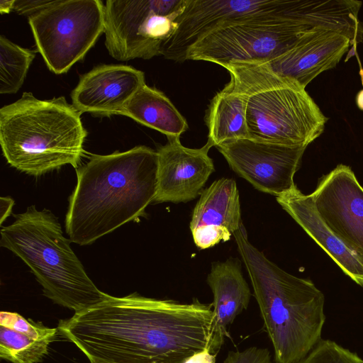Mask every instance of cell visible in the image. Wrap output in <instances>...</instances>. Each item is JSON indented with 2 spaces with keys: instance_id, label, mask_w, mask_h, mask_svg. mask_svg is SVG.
Wrapping results in <instances>:
<instances>
[{
  "instance_id": "cell-1",
  "label": "cell",
  "mask_w": 363,
  "mask_h": 363,
  "mask_svg": "<svg viewBox=\"0 0 363 363\" xmlns=\"http://www.w3.org/2000/svg\"><path fill=\"white\" fill-rule=\"evenodd\" d=\"M212 303L108 295L69 319L59 333L90 363H183L207 349Z\"/></svg>"
},
{
  "instance_id": "cell-2",
  "label": "cell",
  "mask_w": 363,
  "mask_h": 363,
  "mask_svg": "<svg viewBox=\"0 0 363 363\" xmlns=\"http://www.w3.org/2000/svg\"><path fill=\"white\" fill-rule=\"evenodd\" d=\"M157 168V152L145 145L93 155L76 168L65 216L71 242L91 245L142 216L156 196Z\"/></svg>"
},
{
  "instance_id": "cell-3",
  "label": "cell",
  "mask_w": 363,
  "mask_h": 363,
  "mask_svg": "<svg viewBox=\"0 0 363 363\" xmlns=\"http://www.w3.org/2000/svg\"><path fill=\"white\" fill-rule=\"evenodd\" d=\"M245 265L276 363H296L321 340L323 294L309 279L287 273L248 240L243 226L233 233Z\"/></svg>"
},
{
  "instance_id": "cell-4",
  "label": "cell",
  "mask_w": 363,
  "mask_h": 363,
  "mask_svg": "<svg viewBox=\"0 0 363 363\" xmlns=\"http://www.w3.org/2000/svg\"><path fill=\"white\" fill-rule=\"evenodd\" d=\"M81 114L64 96L40 100L23 93L0 109V144L7 162L33 176L66 164L77 168L87 135Z\"/></svg>"
},
{
  "instance_id": "cell-5",
  "label": "cell",
  "mask_w": 363,
  "mask_h": 363,
  "mask_svg": "<svg viewBox=\"0 0 363 363\" xmlns=\"http://www.w3.org/2000/svg\"><path fill=\"white\" fill-rule=\"evenodd\" d=\"M14 217L1 228L0 245L30 268L46 297L75 313L108 297L87 275L51 211L31 206Z\"/></svg>"
},
{
  "instance_id": "cell-6",
  "label": "cell",
  "mask_w": 363,
  "mask_h": 363,
  "mask_svg": "<svg viewBox=\"0 0 363 363\" xmlns=\"http://www.w3.org/2000/svg\"><path fill=\"white\" fill-rule=\"evenodd\" d=\"M228 83L244 99L249 138L307 147L323 132L328 118L296 81L278 75L263 63L223 65Z\"/></svg>"
},
{
  "instance_id": "cell-7",
  "label": "cell",
  "mask_w": 363,
  "mask_h": 363,
  "mask_svg": "<svg viewBox=\"0 0 363 363\" xmlns=\"http://www.w3.org/2000/svg\"><path fill=\"white\" fill-rule=\"evenodd\" d=\"M293 0L277 11L228 22L206 33L186 51L185 60L223 66L264 63L286 52L311 26L292 16Z\"/></svg>"
},
{
  "instance_id": "cell-8",
  "label": "cell",
  "mask_w": 363,
  "mask_h": 363,
  "mask_svg": "<svg viewBox=\"0 0 363 363\" xmlns=\"http://www.w3.org/2000/svg\"><path fill=\"white\" fill-rule=\"evenodd\" d=\"M28 23L48 68L61 74L83 59L104 32V5L100 0H56L28 18Z\"/></svg>"
},
{
  "instance_id": "cell-9",
  "label": "cell",
  "mask_w": 363,
  "mask_h": 363,
  "mask_svg": "<svg viewBox=\"0 0 363 363\" xmlns=\"http://www.w3.org/2000/svg\"><path fill=\"white\" fill-rule=\"evenodd\" d=\"M184 0H107L105 45L118 61L161 55L162 44L175 32Z\"/></svg>"
},
{
  "instance_id": "cell-10",
  "label": "cell",
  "mask_w": 363,
  "mask_h": 363,
  "mask_svg": "<svg viewBox=\"0 0 363 363\" xmlns=\"http://www.w3.org/2000/svg\"><path fill=\"white\" fill-rule=\"evenodd\" d=\"M307 147L235 140L216 147L231 169L256 189L279 196L296 186L295 173Z\"/></svg>"
},
{
  "instance_id": "cell-11",
  "label": "cell",
  "mask_w": 363,
  "mask_h": 363,
  "mask_svg": "<svg viewBox=\"0 0 363 363\" xmlns=\"http://www.w3.org/2000/svg\"><path fill=\"white\" fill-rule=\"evenodd\" d=\"M310 195L325 225L363 259V187L350 167L338 164Z\"/></svg>"
},
{
  "instance_id": "cell-12",
  "label": "cell",
  "mask_w": 363,
  "mask_h": 363,
  "mask_svg": "<svg viewBox=\"0 0 363 363\" xmlns=\"http://www.w3.org/2000/svg\"><path fill=\"white\" fill-rule=\"evenodd\" d=\"M285 0H184L177 30L161 46V55L185 61L187 50L218 26L281 9Z\"/></svg>"
},
{
  "instance_id": "cell-13",
  "label": "cell",
  "mask_w": 363,
  "mask_h": 363,
  "mask_svg": "<svg viewBox=\"0 0 363 363\" xmlns=\"http://www.w3.org/2000/svg\"><path fill=\"white\" fill-rule=\"evenodd\" d=\"M212 146L207 142L200 148L184 147L179 138L168 139L160 147L157 186L154 203L187 202L194 199L214 172L208 156Z\"/></svg>"
},
{
  "instance_id": "cell-14",
  "label": "cell",
  "mask_w": 363,
  "mask_h": 363,
  "mask_svg": "<svg viewBox=\"0 0 363 363\" xmlns=\"http://www.w3.org/2000/svg\"><path fill=\"white\" fill-rule=\"evenodd\" d=\"M145 84L144 73L124 65H101L81 76L72 90V105L81 113L116 115Z\"/></svg>"
},
{
  "instance_id": "cell-15",
  "label": "cell",
  "mask_w": 363,
  "mask_h": 363,
  "mask_svg": "<svg viewBox=\"0 0 363 363\" xmlns=\"http://www.w3.org/2000/svg\"><path fill=\"white\" fill-rule=\"evenodd\" d=\"M350 45V38L338 32L313 28L286 52L263 64L306 88L321 72L335 67Z\"/></svg>"
},
{
  "instance_id": "cell-16",
  "label": "cell",
  "mask_w": 363,
  "mask_h": 363,
  "mask_svg": "<svg viewBox=\"0 0 363 363\" xmlns=\"http://www.w3.org/2000/svg\"><path fill=\"white\" fill-rule=\"evenodd\" d=\"M207 283L213 296V318L207 350L216 356L228 335V327L247 309L251 292L237 259L212 263Z\"/></svg>"
},
{
  "instance_id": "cell-17",
  "label": "cell",
  "mask_w": 363,
  "mask_h": 363,
  "mask_svg": "<svg viewBox=\"0 0 363 363\" xmlns=\"http://www.w3.org/2000/svg\"><path fill=\"white\" fill-rule=\"evenodd\" d=\"M282 208L321 247L355 283L363 286V259L350 249L318 214L310 194L296 186L276 197Z\"/></svg>"
},
{
  "instance_id": "cell-18",
  "label": "cell",
  "mask_w": 363,
  "mask_h": 363,
  "mask_svg": "<svg viewBox=\"0 0 363 363\" xmlns=\"http://www.w3.org/2000/svg\"><path fill=\"white\" fill-rule=\"evenodd\" d=\"M118 115L164 134L167 139L180 138L189 128L185 118L161 91L144 84Z\"/></svg>"
},
{
  "instance_id": "cell-19",
  "label": "cell",
  "mask_w": 363,
  "mask_h": 363,
  "mask_svg": "<svg viewBox=\"0 0 363 363\" xmlns=\"http://www.w3.org/2000/svg\"><path fill=\"white\" fill-rule=\"evenodd\" d=\"M200 195L190 222L191 231L202 225H218L233 234L241 227L239 193L235 180H216Z\"/></svg>"
},
{
  "instance_id": "cell-20",
  "label": "cell",
  "mask_w": 363,
  "mask_h": 363,
  "mask_svg": "<svg viewBox=\"0 0 363 363\" xmlns=\"http://www.w3.org/2000/svg\"><path fill=\"white\" fill-rule=\"evenodd\" d=\"M205 121L212 147L249 138L245 100L228 84L211 99Z\"/></svg>"
},
{
  "instance_id": "cell-21",
  "label": "cell",
  "mask_w": 363,
  "mask_h": 363,
  "mask_svg": "<svg viewBox=\"0 0 363 363\" xmlns=\"http://www.w3.org/2000/svg\"><path fill=\"white\" fill-rule=\"evenodd\" d=\"M35 57V51L0 36V94H15L20 89Z\"/></svg>"
},
{
  "instance_id": "cell-22",
  "label": "cell",
  "mask_w": 363,
  "mask_h": 363,
  "mask_svg": "<svg viewBox=\"0 0 363 363\" xmlns=\"http://www.w3.org/2000/svg\"><path fill=\"white\" fill-rule=\"evenodd\" d=\"M53 341L0 325V357L12 363H38Z\"/></svg>"
},
{
  "instance_id": "cell-23",
  "label": "cell",
  "mask_w": 363,
  "mask_h": 363,
  "mask_svg": "<svg viewBox=\"0 0 363 363\" xmlns=\"http://www.w3.org/2000/svg\"><path fill=\"white\" fill-rule=\"evenodd\" d=\"M296 363H363V359L333 341L320 340L305 357Z\"/></svg>"
},
{
  "instance_id": "cell-24",
  "label": "cell",
  "mask_w": 363,
  "mask_h": 363,
  "mask_svg": "<svg viewBox=\"0 0 363 363\" xmlns=\"http://www.w3.org/2000/svg\"><path fill=\"white\" fill-rule=\"evenodd\" d=\"M0 325L29 334L35 337L53 340H55L58 332L57 328L45 327L41 323L26 320L18 313L8 311L0 313Z\"/></svg>"
},
{
  "instance_id": "cell-25",
  "label": "cell",
  "mask_w": 363,
  "mask_h": 363,
  "mask_svg": "<svg viewBox=\"0 0 363 363\" xmlns=\"http://www.w3.org/2000/svg\"><path fill=\"white\" fill-rule=\"evenodd\" d=\"M196 245L201 249L214 246L220 241H228L233 234L225 227L218 225H206L191 231Z\"/></svg>"
},
{
  "instance_id": "cell-26",
  "label": "cell",
  "mask_w": 363,
  "mask_h": 363,
  "mask_svg": "<svg viewBox=\"0 0 363 363\" xmlns=\"http://www.w3.org/2000/svg\"><path fill=\"white\" fill-rule=\"evenodd\" d=\"M223 363H272L267 349L250 347L242 351H230Z\"/></svg>"
},
{
  "instance_id": "cell-27",
  "label": "cell",
  "mask_w": 363,
  "mask_h": 363,
  "mask_svg": "<svg viewBox=\"0 0 363 363\" xmlns=\"http://www.w3.org/2000/svg\"><path fill=\"white\" fill-rule=\"evenodd\" d=\"M56 0H14L13 11L30 18L55 3Z\"/></svg>"
},
{
  "instance_id": "cell-28",
  "label": "cell",
  "mask_w": 363,
  "mask_h": 363,
  "mask_svg": "<svg viewBox=\"0 0 363 363\" xmlns=\"http://www.w3.org/2000/svg\"><path fill=\"white\" fill-rule=\"evenodd\" d=\"M215 361L216 356L206 349L194 354L183 363H215Z\"/></svg>"
},
{
  "instance_id": "cell-29",
  "label": "cell",
  "mask_w": 363,
  "mask_h": 363,
  "mask_svg": "<svg viewBox=\"0 0 363 363\" xmlns=\"http://www.w3.org/2000/svg\"><path fill=\"white\" fill-rule=\"evenodd\" d=\"M14 205V200L9 196H1L0 198L1 216L0 224L2 225L4 221L11 215L12 208Z\"/></svg>"
},
{
  "instance_id": "cell-30",
  "label": "cell",
  "mask_w": 363,
  "mask_h": 363,
  "mask_svg": "<svg viewBox=\"0 0 363 363\" xmlns=\"http://www.w3.org/2000/svg\"><path fill=\"white\" fill-rule=\"evenodd\" d=\"M14 0H1L0 12L1 13H8L13 11Z\"/></svg>"
}]
</instances>
